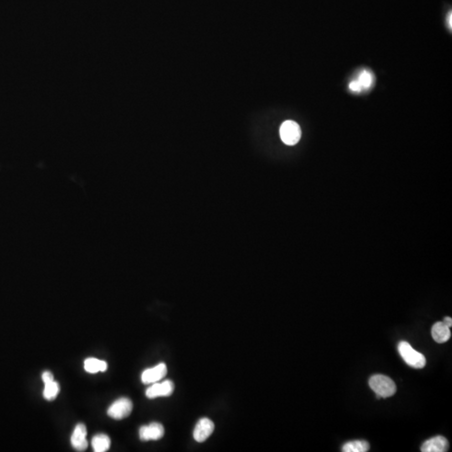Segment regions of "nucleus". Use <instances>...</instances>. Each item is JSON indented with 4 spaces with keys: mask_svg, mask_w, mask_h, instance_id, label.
<instances>
[{
    "mask_svg": "<svg viewBox=\"0 0 452 452\" xmlns=\"http://www.w3.org/2000/svg\"><path fill=\"white\" fill-rule=\"evenodd\" d=\"M449 449V442L444 436L433 437L422 446V452H446Z\"/></svg>",
    "mask_w": 452,
    "mask_h": 452,
    "instance_id": "9d476101",
    "label": "nucleus"
},
{
    "mask_svg": "<svg viewBox=\"0 0 452 452\" xmlns=\"http://www.w3.org/2000/svg\"><path fill=\"white\" fill-rule=\"evenodd\" d=\"M280 136L284 144L293 146L298 144L302 136L300 126L290 120L284 122L280 128Z\"/></svg>",
    "mask_w": 452,
    "mask_h": 452,
    "instance_id": "7ed1b4c3",
    "label": "nucleus"
},
{
    "mask_svg": "<svg viewBox=\"0 0 452 452\" xmlns=\"http://www.w3.org/2000/svg\"><path fill=\"white\" fill-rule=\"evenodd\" d=\"M444 324H446L447 326H449V328H452V318H449V316H446V318H444Z\"/></svg>",
    "mask_w": 452,
    "mask_h": 452,
    "instance_id": "6ab92c4d",
    "label": "nucleus"
},
{
    "mask_svg": "<svg viewBox=\"0 0 452 452\" xmlns=\"http://www.w3.org/2000/svg\"><path fill=\"white\" fill-rule=\"evenodd\" d=\"M350 90L354 92H360L362 90V86L360 85V83L357 80H352L350 84Z\"/></svg>",
    "mask_w": 452,
    "mask_h": 452,
    "instance_id": "f3484780",
    "label": "nucleus"
},
{
    "mask_svg": "<svg viewBox=\"0 0 452 452\" xmlns=\"http://www.w3.org/2000/svg\"><path fill=\"white\" fill-rule=\"evenodd\" d=\"M452 12L448 14V18H447V22H448V26H449L450 28H452Z\"/></svg>",
    "mask_w": 452,
    "mask_h": 452,
    "instance_id": "aec40b11",
    "label": "nucleus"
},
{
    "mask_svg": "<svg viewBox=\"0 0 452 452\" xmlns=\"http://www.w3.org/2000/svg\"><path fill=\"white\" fill-rule=\"evenodd\" d=\"M84 368L86 372L90 374L105 372L108 370V364L103 360H98L95 358H89L84 362Z\"/></svg>",
    "mask_w": 452,
    "mask_h": 452,
    "instance_id": "f8f14e48",
    "label": "nucleus"
},
{
    "mask_svg": "<svg viewBox=\"0 0 452 452\" xmlns=\"http://www.w3.org/2000/svg\"><path fill=\"white\" fill-rule=\"evenodd\" d=\"M432 338L438 344L446 342L450 338L449 326L444 322H438L434 324L432 329Z\"/></svg>",
    "mask_w": 452,
    "mask_h": 452,
    "instance_id": "9b49d317",
    "label": "nucleus"
},
{
    "mask_svg": "<svg viewBox=\"0 0 452 452\" xmlns=\"http://www.w3.org/2000/svg\"><path fill=\"white\" fill-rule=\"evenodd\" d=\"M60 392L59 384L56 381H52L50 383L44 384L43 396L48 401L54 400L56 398Z\"/></svg>",
    "mask_w": 452,
    "mask_h": 452,
    "instance_id": "2eb2a0df",
    "label": "nucleus"
},
{
    "mask_svg": "<svg viewBox=\"0 0 452 452\" xmlns=\"http://www.w3.org/2000/svg\"><path fill=\"white\" fill-rule=\"evenodd\" d=\"M167 372V366L164 362H161L160 364L156 365L155 367L144 370L142 374V381L145 384L156 383L164 378Z\"/></svg>",
    "mask_w": 452,
    "mask_h": 452,
    "instance_id": "423d86ee",
    "label": "nucleus"
},
{
    "mask_svg": "<svg viewBox=\"0 0 452 452\" xmlns=\"http://www.w3.org/2000/svg\"><path fill=\"white\" fill-rule=\"evenodd\" d=\"M398 351L404 361L414 368H422L426 364V360L424 355L414 350L408 342L404 341L400 342Z\"/></svg>",
    "mask_w": 452,
    "mask_h": 452,
    "instance_id": "f03ea898",
    "label": "nucleus"
},
{
    "mask_svg": "<svg viewBox=\"0 0 452 452\" xmlns=\"http://www.w3.org/2000/svg\"><path fill=\"white\" fill-rule=\"evenodd\" d=\"M42 380L44 384L50 383L52 381H54V376L52 374V372L50 371H46L42 374Z\"/></svg>",
    "mask_w": 452,
    "mask_h": 452,
    "instance_id": "a211bd4d",
    "label": "nucleus"
},
{
    "mask_svg": "<svg viewBox=\"0 0 452 452\" xmlns=\"http://www.w3.org/2000/svg\"><path fill=\"white\" fill-rule=\"evenodd\" d=\"M86 436L88 430L85 424L82 423L76 424L70 438V443L74 450H76L78 452H84L86 450L88 446Z\"/></svg>",
    "mask_w": 452,
    "mask_h": 452,
    "instance_id": "6e6552de",
    "label": "nucleus"
},
{
    "mask_svg": "<svg viewBox=\"0 0 452 452\" xmlns=\"http://www.w3.org/2000/svg\"><path fill=\"white\" fill-rule=\"evenodd\" d=\"M214 424L208 418H202L198 420L194 430V438L196 442H203L208 439L213 433Z\"/></svg>",
    "mask_w": 452,
    "mask_h": 452,
    "instance_id": "1a4fd4ad",
    "label": "nucleus"
},
{
    "mask_svg": "<svg viewBox=\"0 0 452 452\" xmlns=\"http://www.w3.org/2000/svg\"><path fill=\"white\" fill-rule=\"evenodd\" d=\"M92 446L96 452H105L110 446V440L105 434H96L92 440Z\"/></svg>",
    "mask_w": 452,
    "mask_h": 452,
    "instance_id": "ddd939ff",
    "label": "nucleus"
},
{
    "mask_svg": "<svg viewBox=\"0 0 452 452\" xmlns=\"http://www.w3.org/2000/svg\"><path fill=\"white\" fill-rule=\"evenodd\" d=\"M370 444L365 440H354L342 446L344 452H366L370 450Z\"/></svg>",
    "mask_w": 452,
    "mask_h": 452,
    "instance_id": "4468645a",
    "label": "nucleus"
},
{
    "mask_svg": "<svg viewBox=\"0 0 452 452\" xmlns=\"http://www.w3.org/2000/svg\"><path fill=\"white\" fill-rule=\"evenodd\" d=\"M174 384L172 381L166 380L162 383H154L146 390V396L148 398H155L158 397H167L174 393Z\"/></svg>",
    "mask_w": 452,
    "mask_h": 452,
    "instance_id": "0eeeda50",
    "label": "nucleus"
},
{
    "mask_svg": "<svg viewBox=\"0 0 452 452\" xmlns=\"http://www.w3.org/2000/svg\"><path fill=\"white\" fill-rule=\"evenodd\" d=\"M368 384L378 398H386L393 396L397 390L396 383L386 375H374L370 378Z\"/></svg>",
    "mask_w": 452,
    "mask_h": 452,
    "instance_id": "f257e3e1",
    "label": "nucleus"
},
{
    "mask_svg": "<svg viewBox=\"0 0 452 452\" xmlns=\"http://www.w3.org/2000/svg\"><path fill=\"white\" fill-rule=\"evenodd\" d=\"M164 428L157 422H152L148 426H144L139 429V437L142 442L158 440L164 436Z\"/></svg>",
    "mask_w": 452,
    "mask_h": 452,
    "instance_id": "39448f33",
    "label": "nucleus"
},
{
    "mask_svg": "<svg viewBox=\"0 0 452 452\" xmlns=\"http://www.w3.org/2000/svg\"><path fill=\"white\" fill-rule=\"evenodd\" d=\"M372 80H374L372 74L368 70H364L361 72V74H360L358 79V82L360 83V85L362 86V90L370 88L372 86Z\"/></svg>",
    "mask_w": 452,
    "mask_h": 452,
    "instance_id": "dca6fc26",
    "label": "nucleus"
},
{
    "mask_svg": "<svg viewBox=\"0 0 452 452\" xmlns=\"http://www.w3.org/2000/svg\"><path fill=\"white\" fill-rule=\"evenodd\" d=\"M132 402L129 398H118L108 408V416L118 420L125 419L132 413Z\"/></svg>",
    "mask_w": 452,
    "mask_h": 452,
    "instance_id": "20e7f679",
    "label": "nucleus"
}]
</instances>
